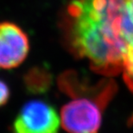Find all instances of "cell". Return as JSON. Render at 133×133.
Returning a JSON list of instances; mask_svg holds the SVG:
<instances>
[{
  "label": "cell",
  "mask_w": 133,
  "mask_h": 133,
  "mask_svg": "<svg viewBox=\"0 0 133 133\" xmlns=\"http://www.w3.org/2000/svg\"><path fill=\"white\" fill-rule=\"evenodd\" d=\"M122 72L124 74V82L133 92V40L127 46L123 60Z\"/></svg>",
  "instance_id": "8992f818"
},
{
  "label": "cell",
  "mask_w": 133,
  "mask_h": 133,
  "mask_svg": "<svg viewBox=\"0 0 133 133\" xmlns=\"http://www.w3.org/2000/svg\"><path fill=\"white\" fill-rule=\"evenodd\" d=\"M10 98V89L8 84L3 79H0V107H3L8 103Z\"/></svg>",
  "instance_id": "52a82bcc"
},
{
  "label": "cell",
  "mask_w": 133,
  "mask_h": 133,
  "mask_svg": "<svg viewBox=\"0 0 133 133\" xmlns=\"http://www.w3.org/2000/svg\"><path fill=\"white\" fill-rule=\"evenodd\" d=\"M58 27L64 47L105 76L122 72L133 24L124 0H69L62 10Z\"/></svg>",
  "instance_id": "6da1fadb"
},
{
  "label": "cell",
  "mask_w": 133,
  "mask_h": 133,
  "mask_svg": "<svg viewBox=\"0 0 133 133\" xmlns=\"http://www.w3.org/2000/svg\"><path fill=\"white\" fill-rule=\"evenodd\" d=\"M52 83L53 75L45 66H33L23 75V84L26 91L32 94H45L51 87Z\"/></svg>",
  "instance_id": "5b68a950"
},
{
  "label": "cell",
  "mask_w": 133,
  "mask_h": 133,
  "mask_svg": "<svg viewBox=\"0 0 133 133\" xmlns=\"http://www.w3.org/2000/svg\"><path fill=\"white\" fill-rule=\"evenodd\" d=\"M60 116L52 105L43 100L26 102L18 111L10 133H58Z\"/></svg>",
  "instance_id": "3957f363"
},
{
  "label": "cell",
  "mask_w": 133,
  "mask_h": 133,
  "mask_svg": "<svg viewBox=\"0 0 133 133\" xmlns=\"http://www.w3.org/2000/svg\"><path fill=\"white\" fill-rule=\"evenodd\" d=\"M115 91L113 82L106 81L92 91L73 96L61 109L63 129L68 133H99L104 108Z\"/></svg>",
  "instance_id": "7a4b0ae2"
},
{
  "label": "cell",
  "mask_w": 133,
  "mask_h": 133,
  "mask_svg": "<svg viewBox=\"0 0 133 133\" xmlns=\"http://www.w3.org/2000/svg\"><path fill=\"white\" fill-rule=\"evenodd\" d=\"M124 4L127 16L133 24V0H124Z\"/></svg>",
  "instance_id": "ba28073f"
},
{
  "label": "cell",
  "mask_w": 133,
  "mask_h": 133,
  "mask_svg": "<svg viewBox=\"0 0 133 133\" xmlns=\"http://www.w3.org/2000/svg\"><path fill=\"white\" fill-rule=\"evenodd\" d=\"M30 42L22 27L10 21L0 22V68L13 69L28 57Z\"/></svg>",
  "instance_id": "277c9868"
}]
</instances>
